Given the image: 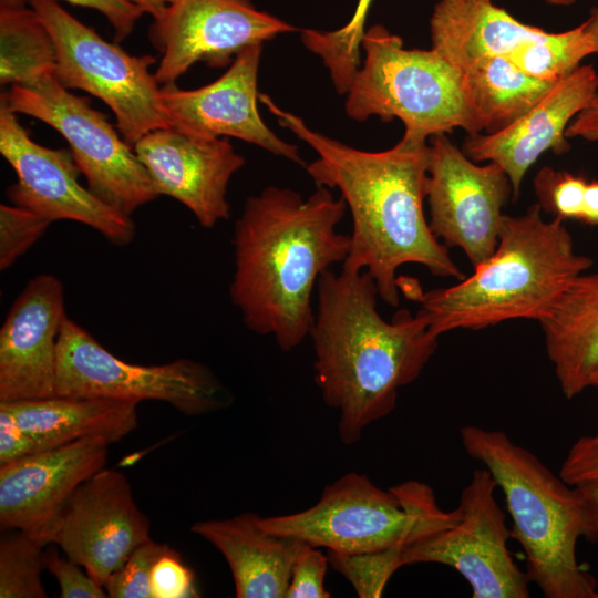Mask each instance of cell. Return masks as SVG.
I'll use <instances>...</instances> for the list:
<instances>
[{
    "label": "cell",
    "instance_id": "1",
    "mask_svg": "<svg viewBox=\"0 0 598 598\" xmlns=\"http://www.w3.org/2000/svg\"><path fill=\"white\" fill-rule=\"evenodd\" d=\"M259 101L318 154L306 165L308 175L317 186L338 189L350 209V248L341 269L367 271L380 299L392 307L400 303L396 272L403 265H422L437 277L465 278L424 215L426 137L404 132L389 150L363 151L311 130L267 94H259Z\"/></svg>",
    "mask_w": 598,
    "mask_h": 598
},
{
    "label": "cell",
    "instance_id": "2",
    "mask_svg": "<svg viewBox=\"0 0 598 598\" xmlns=\"http://www.w3.org/2000/svg\"><path fill=\"white\" fill-rule=\"evenodd\" d=\"M346 210L324 186L307 198L267 186L246 199L235 223L231 302L248 330L271 336L283 352L309 336L318 280L348 256L350 235L337 230Z\"/></svg>",
    "mask_w": 598,
    "mask_h": 598
},
{
    "label": "cell",
    "instance_id": "3",
    "mask_svg": "<svg viewBox=\"0 0 598 598\" xmlns=\"http://www.w3.org/2000/svg\"><path fill=\"white\" fill-rule=\"evenodd\" d=\"M310 330L315 381L323 402L339 413L344 444L360 440L372 422L395 408L399 389L413 382L437 348L425 319L398 310L391 321L378 311L367 271L331 269L317 283Z\"/></svg>",
    "mask_w": 598,
    "mask_h": 598
},
{
    "label": "cell",
    "instance_id": "4",
    "mask_svg": "<svg viewBox=\"0 0 598 598\" xmlns=\"http://www.w3.org/2000/svg\"><path fill=\"white\" fill-rule=\"evenodd\" d=\"M536 203L519 216L505 215L493 255L457 283L422 292L399 277V289L420 303L417 312L440 337L480 330L511 319L542 320L592 260L575 251L565 221L545 220Z\"/></svg>",
    "mask_w": 598,
    "mask_h": 598
},
{
    "label": "cell",
    "instance_id": "5",
    "mask_svg": "<svg viewBox=\"0 0 598 598\" xmlns=\"http://www.w3.org/2000/svg\"><path fill=\"white\" fill-rule=\"evenodd\" d=\"M466 453L493 475L513 519L511 537L526 556V574L546 598H595V578L577 561L587 534L577 486L556 476L506 433L474 425L460 430Z\"/></svg>",
    "mask_w": 598,
    "mask_h": 598
},
{
    "label": "cell",
    "instance_id": "6",
    "mask_svg": "<svg viewBox=\"0 0 598 598\" xmlns=\"http://www.w3.org/2000/svg\"><path fill=\"white\" fill-rule=\"evenodd\" d=\"M361 49L364 59L344 104L349 118H398L404 132L426 138L455 128L480 133L463 72L435 49H408L381 24L365 30Z\"/></svg>",
    "mask_w": 598,
    "mask_h": 598
},
{
    "label": "cell",
    "instance_id": "7",
    "mask_svg": "<svg viewBox=\"0 0 598 598\" xmlns=\"http://www.w3.org/2000/svg\"><path fill=\"white\" fill-rule=\"evenodd\" d=\"M457 508L443 512L432 488L408 481L384 491L355 472L324 487L306 511L261 517L274 534L301 539L340 554H363L408 547L457 522Z\"/></svg>",
    "mask_w": 598,
    "mask_h": 598
},
{
    "label": "cell",
    "instance_id": "8",
    "mask_svg": "<svg viewBox=\"0 0 598 598\" xmlns=\"http://www.w3.org/2000/svg\"><path fill=\"white\" fill-rule=\"evenodd\" d=\"M55 395L161 401L187 416L227 409L234 401L206 364L190 359L153 365L126 362L69 318L58 341Z\"/></svg>",
    "mask_w": 598,
    "mask_h": 598
},
{
    "label": "cell",
    "instance_id": "9",
    "mask_svg": "<svg viewBox=\"0 0 598 598\" xmlns=\"http://www.w3.org/2000/svg\"><path fill=\"white\" fill-rule=\"evenodd\" d=\"M29 3L53 40L54 78L69 90H82L104 102L131 147L145 134L169 127L159 102L161 85L151 72L153 55H132L116 42H107L58 0Z\"/></svg>",
    "mask_w": 598,
    "mask_h": 598
},
{
    "label": "cell",
    "instance_id": "10",
    "mask_svg": "<svg viewBox=\"0 0 598 598\" xmlns=\"http://www.w3.org/2000/svg\"><path fill=\"white\" fill-rule=\"evenodd\" d=\"M1 105L34 117L59 132L85 176L87 188L103 203L131 214L159 195L133 147L87 97L79 96L49 74L29 85H12Z\"/></svg>",
    "mask_w": 598,
    "mask_h": 598
},
{
    "label": "cell",
    "instance_id": "11",
    "mask_svg": "<svg viewBox=\"0 0 598 598\" xmlns=\"http://www.w3.org/2000/svg\"><path fill=\"white\" fill-rule=\"evenodd\" d=\"M495 487L486 467L475 470L461 493L457 522L405 547V564L454 568L470 584L473 598H528L529 578L508 550L511 529L494 497Z\"/></svg>",
    "mask_w": 598,
    "mask_h": 598
},
{
    "label": "cell",
    "instance_id": "12",
    "mask_svg": "<svg viewBox=\"0 0 598 598\" xmlns=\"http://www.w3.org/2000/svg\"><path fill=\"white\" fill-rule=\"evenodd\" d=\"M513 195L504 169L493 162L476 164L445 133L431 137L427 151L429 226L446 247L463 250L473 268L495 251Z\"/></svg>",
    "mask_w": 598,
    "mask_h": 598
},
{
    "label": "cell",
    "instance_id": "13",
    "mask_svg": "<svg viewBox=\"0 0 598 598\" xmlns=\"http://www.w3.org/2000/svg\"><path fill=\"white\" fill-rule=\"evenodd\" d=\"M0 153L17 175L7 189L12 204L54 220H73L99 231L117 247L136 234L131 216L109 206L79 182L72 153L34 142L17 113L0 104Z\"/></svg>",
    "mask_w": 598,
    "mask_h": 598
},
{
    "label": "cell",
    "instance_id": "14",
    "mask_svg": "<svg viewBox=\"0 0 598 598\" xmlns=\"http://www.w3.org/2000/svg\"><path fill=\"white\" fill-rule=\"evenodd\" d=\"M297 31L251 0H173L148 28L161 54L155 71L159 85L175 83L195 63L229 66L244 49Z\"/></svg>",
    "mask_w": 598,
    "mask_h": 598
},
{
    "label": "cell",
    "instance_id": "15",
    "mask_svg": "<svg viewBox=\"0 0 598 598\" xmlns=\"http://www.w3.org/2000/svg\"><path fill=\"white\" fill-rule=\"evenodd\" d=\"M150 520L136 505L126 476L102 468L74 492L53 543L102 586L150 537Z\"/></svg>",
    "mask_w": 598,
    "mask_h": 598
},
{
    "label": "cell",
    "instance_id": "16",
    "mask_svg": "<svg viewBox=\"0 0 598 598\" xmlns=\"http://www.w3.org/2000/svg\"><path fill=\"white\" fill-rule=\"evenodd\" d=\"M262 44L240 51L212 83L183 90L161 85L159 102L169 127L202 137H236L302 165L297 145L281 140L262 121L257 102Z\"/></svg>",
    "mask_w": 598,
    "mask_h": 598
},
{
    "label": "cell",
    "instance_id": "17",
    "mask_svg": "<svg viewBox=\"0 0 598 598\" xmlns=\"http://www.w3.org/2000/svg\"><path fill=\"white\" fill-rule=\"evenodd\" d=\"M110 443L86 437L0 465V529L53 543L76 488L104 468Z\"/></svg>",
    "mask_w": 598,
    "mask_h": 598
},
{
    "label": "cell",
    "instance_id": "18",
    "mask_svg": "<svg viewBox=\"0 0 598 598\" xmlns=\"http://www.w3.org/2000/svg\"><path fill=\"white\" fill-rule=\"evenodd\" d=\"M158 195L169 196L196 217L204 228L230 217L227 189L244 165L225 137H202L173 127L152 131L133 146Z\"/></svg>",
    "mask_w": 598,
    "mask_h": 598
},
{
    "label": "cell",
    "instance_id": "19",
    "mask_svg": "<svg viewBox=\"0 0 598 598\" xmlns=\"http://www.w3.org/2000/svg\"><path fill=\"white\" fill-rule=\"evenodd\" d=\"M66 318L62 282L50 274L32 278L0 330V402L55 395L58 341Z\"/></svg>",
    "mask_w": 598,
    "mask_h": 598
},
{
    "label": "cell",
    "instance_id": "20",
    "mask_svg": "<svg viewBox=\"0 0 598 598\" xmlns=\"http://www.w3.org/2000/svg\"><path fill=\"white\" fill-rule=\"evenodd\" d=\"M598 89V73L590 64L555 82L525 114L505 128L467 135L462 151L474 162H493L507 174L517 199L527 171L547 151L569 150L566 128L587 106Z\"/></svg>",
    "mask_w": 598,
    "mask_h": 598
},
{
    "label": "cell",
    "instance_id": "21",
    "mask_svg": "<svg viewBox=\"0 0 598 598\" xmlns=\"http://www.w3.org/2000/svg\"><path fill=\"white\" fill-rule=\"evenodd\" d=\"M260 518L245 512L231 518L196 522L190 527L224 556L237 598L286 597L292 566L308 545L266 530Z\"/></svg>",
    "mask_w": 598,
    "mask_h": 598
},
{
    "label": "cell",
    "instance_id": "22",
    "mask_svg": "<svg viewBox=\"0 0 598 598\" xmlns=\"http://www.w3.org/2000/svg\"><path fill=\"white\" fill-rule=\"evenodd\" d=\"M545 32L493 0H440L430 19L431 48L462 72L485 59L507 56Z\"/></svg>",
    "mask_w": 598,
    "mask_h": 598
},
{
    "label": "cell",
    "instance_id": "23",
    "mask_svg": "<svg viewBox=\"0 0 598 598\" xmlns=\"http://www.w3.org/2000/svg\"><path fill=\"white\" fill-rule=\"evenodd\" d=\"M560 389L571 399L598 372V271L582 272L538 321Z\"/></svg>",
    "mask_w": 598,
    "mask_h": 598
},
{
    "label": "cell",
    "instance_id": "24",
    "mask_svg": "<svg viewBox=\"0 0 598 598\" xmlns=\"http://www.w3.org/2000/svg\"><path fill=\"white\" fill-rule=\"evenodd\" d=\"M38 452L86 437L110 444L137 427V404L102 398L59 396L3 402Z\"/></svg>",
    "mask_w": 598,
    "mask_h": 598
},
{
    "label": "cell",
    "instance_id": "25",
    "mask_svg": "<svg viewBox=\"0 0 598 598\" xmlns=\"http://www.w3.org/2000/svg\"><path fill=\"white\" fill-rule=\"evenodd\" d=\"M463 74L473 115L485 134L514 123L555 83L527 75L506 56L485 59Z\"/></svg>",
    "mask_w": 598,
    "mask_h": 598
},
{
    "label": "cell",
    "instance_id": "26",
    "mask_svg": "<svg viewBox=\"0 0 598 598\" xmlns=\"http://www.w3.org/2000/svg\"><path fill=\"white\" fill-rule=\"evenodd\" d=\"M54 68L53 40L29 0H0L1 85H29Z\"/></svg>",
    "mask_w": 598,
    "mask_h": 598
},
{
    "label": "cell",
    "instance_id": "27",
    "mask_svg": "<svg viewBox=\"0 0 598 598\" xmlns=\"http://www.w3.org/2000/svg\"><path fill=\"white\" fill-rule=\"evenodd\" d=\"M595 54L585 22L563 32H545L526 42L506 58L535 79L557 82L573 73L588 55Z\"/></svg>",
    "mask_w": 598,
    "mask_h": 598
},
{
    "label": "cell",
    "instance_id": "28",
    "mask_svg": "<svg viewBox=\"0 0 598 598\" xmlns=\"http://www.w3.org/2000/svg\"><path fill=\"white\" fill-rule=\"evenodd\" d=\"M371 2L372 0H359L351 19L339 29L301 31L305 47L322 60L338 94L348 92L361 65V43Z\"/></svg>",
    "mask_w": 598,
    "mask_h": 598
},
{
    "label": "cell",
    "instance_id": "29",
    "mask_svg": "<svg viewBox=\"0 0 598 598\" xmlns=\"http://www.w3.org/2000/svg\"><path fill=\"white\" fill-rule=\"evenodd\" d=\"M40 539L17 529L0 538V598H45L44 550Z\"/></svg>",
    "mask_w": 598,
    "mask_h": 598
},
{
    "label": "cell",
    "instance_id": "30",
    "mask_svg": "<svg viewBox=\"0 0 598 598\" xmlns=\"http://www.w3.org/2000/svg\"><path fill=\"white\" fill-rule=\"evenodd\" d=\"M404 546L363 554H340L328 550L329 565L341 574L360 598H379L402 566Z\"/></svg>",
    "mask_w": 598,
    "mask_h": 598
},
{
    "label": "cell",
    "instance_id": "31",
    "mask_svg": "<svg viewBox=\"0 0 598 598\" xmlns=\"http://www.w3.org/2000/svg\"><path fill=\"white\" fill-rule=\"evenodd\" d=\"M589 181L584 175L545 166L534 178V189L542 210L565 220L582 223Z\"/></svg>",
    "mask_w": 598,
    "mask_h": 598
},
{
    "label": "cell",
    "instance_id": "32",
    "mask_svg": "<svg viewBox=\"0 0 598 598\" xmlns=\"http://www.w3.org/2000/svg\"><path fill=\"white\" fill-rule=\"evenodd\" d=\"M173 548L148 538L103 585L111 598H152L151 575L156 561Z\"/></svg>",
    "mask_w": 598,
    "mask_h": 598
},
{
    "label": "cell",
    "instance_id": "33",
    "mask_svg": "<svg viewBox=\"0 0 598 598\" xmlns=\"http://www.w3.org/2000/svg\"><path fill=\"white\" fill-rule=\"evenodd\" d=\"M51 220L18 205H0V269L11 267L47 231Z\"/></svg>",
    "mask_w": 598,
    "mask_h": 598
},
{
    "label": "cell",
    "instance_id": "34",
    "mask_svg": "<svg viewBox=\"0 0 598 598\" xmlns=\"http://www.w3.org/2000/svg\"><path fill=\"white\" fill-rule=\"evenodd\" d=\"M328 565V556L308 544L292 566L286 598H329L331 595L324 588Z\"/></svg>",
    "mask_w": 598,
    "mask_h": 598
},
{
    "label": "cell",
    "instance_id": "35",
    "mask_svg": "<svg viewBox=\"0 0 598 598\" xmlns=\"http://www.w3.org/2000/svg\"><path fill=\"white\" fill-rule=\"evenodd\" d=\"M152 598L198 597L195 574L174 548L162 556L151 575Z\"/></svg>",
    "mask_w": 598,
    "mask_h": 598
},
{
    "label": "cell",
    "instance_id": "36",
    "mask_svg": "<svg viewBox=\"0 0 598 598\" xmlns=\"http://www.w3.org/2000/svg\"><path fill=\"white\" fill-rule=\"evenodd\" d=\"M44 568L56 580L61 598H105L107 594L83 567L53 549L44 550Z\"/></svg>",
    "mask_w": 598,
    "mask_h": 598
},
{
    "label": "cell",
    "instance_id": "37",
    "mask_svg": "<svg viewBox=\"0 0 598 598\" xmlns=\"http://www.w3.org/2000/svg\"><path fill=\"white\" fill-rule=\"evenodd\" d=\"M559 476L573 486L598 481V440L595 435L581 436L573 444Z\"/></svg>",
    "mask_w": 598,
    "mask_h": 598
},
{
    "label": "cell",
    "instance_id": "38",
    "mask_svg": "<svg viewBox=\"0 0 598 598\" xmlns=\"http://www.w3.org/2000/svg\"><path fill=\"white\" fill-rule=\"evenodd\" d=\"M73 6L90 8L102 13L114 30L116 43L125 40L136 22L144 14L142 9L130 0H62Z\"/></svg>",
    "mask_w": 598,
    "mask_h": 598
},
{
    "label": "cell",
    "instance_id": "39",
    "mask_svg": "<svg viewBox=\"0 0 598 598\" xmlns=\"http://www.w3.org/2000/svg\"><path fill=\"white\" fill-rule=\"evenodd\" d=\"M38 453L32 437L17 422L6 403L0 402V465Z\"/></svg>",
    "mask_w": 598,
    "mask_h": 598
},
{
    "label": "cell",
    "instance_id": "40",
    "mask_svg": "<svg viewBox=\"0 0 598 598\" xmlns=\"http://www.w3.org/2000/svg\"><path fill=\"white\" fill-rule=\"evenodd\" d=\"M566 137L598 141V89L594 96L566 128Z\"/></svg>",
    "mask_w": 598,
    "mask_h": 598
},
{
    "label": "cell",
    "instance_id": "41",
    "mask_svg": "<svg viewBox=\"0 0 598 598\" xmlns=\"http://www.w3.org/2000/svg\"><path fill=\"white\" fill-rule=\"evenodd\" d=\"M581 495L589 539L598 538V481L577 485Z\"/></svg>",
    "mask_w": 598,
    "mask_h": 598
},
{
    "label": "cell",
    "instance_id": "42",
    "mask_svg": "<svg viewBox=\"0 0 598 598\" xmlns=\"http://www.w3.org/2000/svg\"><path fill=\"white\" fill-rule=\"evenodd\" d=\"M584 224L598 226V179L589 181Z\"/></svg>",
    "mask_w": 598,
    "mask_h": 598
},
{
    "label": "cell",
    "instance_id": "43",
    "mask_svg": "<svg viewBox=\"0 0 598 598\" xmlns=\"http://www.w3.org/2000/svg\"><path fill=\"white\" fill-rule=\"evenodd\" d=\"M148 13L152 18L158 17L173 0H130Z\"/></svg>",
    "mask_w": 598,
    "mask_h": 598
},
{
    "label": "cell",
    "instance_id": "44",
    "mask_svg": "<svg viewBox=\"0 0 598 598\" xmlns=\"http://www.w3.org/2000/svg\"><path fill=\"white\" fill-rule=\"evenodd\" d=\"M584 22L586 31L592 41L595 54L598 55V1L591 8L588 19Z\"/></svg>",
    "mask_w": 598,
    "mask_h": 598
},
{
    "label": "cell",
    "instance_id": "45",
    "mask_svg": "<svg viewBox=\"0 0 598 598\" xmlns=\"http://www.w3.org/2000/svg\"><path fill=\"white\" fill-rule=\"evenodd\" d=\"M547 4L556 7H568L574 4L577 0H544Z\"/></svg>",
    "mask_w": 598,
    "mask_h": 598
},
{
    "label": "cell",
    "instance_id": "46",
    "mask_svg": "<svg viewBox=\"0 0 598 598\" xmlns=\"http://www.w3.org/2000/svg\"><path fill=\"white\" fill-rule=\"evenodd\" d=\"M592 386H595L598 390V372L596 373V375L594 378ZM595 436L598 440V434H596Z\"/></svg>",
    "mask_w": 598,
    "mask_h": 598
},
{
    "label": "cell",
    "instance_id": "47",
    "mask_svg": "<svg viewBox=\"0 0 598 598\" xmlns=\"http://www.w3.org/2000/svg\"><path fill=\"white\" fill-rule=\"evenodd\" d=\"M595 598H598V591H597V594H596V597H595Z\"/></svg>",
    "mask_w": 598,
    "mask_h": 598
}]
</instances>
